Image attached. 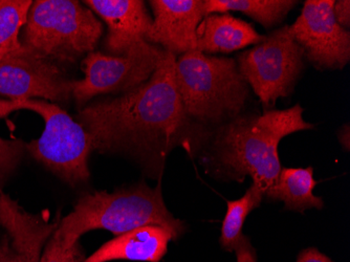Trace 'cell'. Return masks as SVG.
Here are the masks:
<instances>
[{"mask_svg": "<svg viewBox=\"0 0 350 262\" xmlns=\"http://www.w3.org/2000/svg\"><path fill=\"white\" fill-rule=\"evenodd\" d=\"M175 62L176 57L165 51L146 82L79 112L77 122L88 133L92 150L126 155L148 176L160 179L175 148L198 157L211 129L185 112L175 83Z\"/></svg>", "mask_w": 350, "mask_h": 262, "instance_id": "cell-1", "label": "cell"}, {"mask_svg": "<svg viewBox=\"0 0 350 262\" xmlns=\"http://www.w3.org/2000/svg\"><path fill=\"white\" fill-rule=\"evenodd\" d=\"M299 104L284 110L241 114L213 128L198 155L206 174L216 181L243 183L251 176L265 196L280 174L278 146L286 135L314 129Z\"/></svg>", "mask_w": 350, "mask_h": 262, "instance_id": "cell-2", "label": "cell"}, {"mask_svg": "<svg viewBox=\"0 0 350 262\" xmlns=\"http://www.w3.org/2000/svg\"><path fill=\"white\" fill-rule=\"evenodd\" d=\"M145 226L166 228L176 239L186 231V224L167 209L161 181L155 188L142 182L113 193L99 191L83 195L72 212L61 220L52 238L61 249L68 250L92 230H106L119 236Z\"/></svg>", "mask_w": 350, "mask_h": 262, "instance_id": "cell-3", "label": "cell"}, {"mask_svg": "<svg viewBox=\"0 0 350 262\" xmlns=\"http://www.w3.org/2000/svg\"><path fill=\"white\" fill-rule=\"evenodd\" d=\"M175 83L186 114L209 129L243 114L250 98L235 59L198 50L176 58Z\"/></svg>", "mask_w": 350, "mask_h": 262, "instance_id": "cell-4", "label": "cell"}, {"mask_svg": "<svg viewBox=\"0 0 350 262\" xmlns=\"http://www.w3.org/2000/svg\"><path fill=\"white\" fill-rule=\"evenodd\" d=\"M94 12L74 0H37L31 5L21 44L54 62H75L94 52L103 35Z\"/></svg>", "mask_w": 350, "mask_h": 262, "instance_id": "cell-5", "label": "cell"}, {"mask_svg": "<svg viewBox=\"0 0 350 262\" xmlns=\"http://www.w3.org/2000/svg\"><path fill=\"white\" fill-rule=\"evenodd\" d=\"M36 112L44 121L39 139L25 145L31 157L70 185L88 182L92 142L80 124L60 106L41 99L0 100V119L16 110Z\"/></svg>", "mask_w": 350, "mask_h": 262, "instance_id": "cell-6", "label": "cell"}, {"mask_svg": "<svg viewBox=\"0 0 350 262\" xmlns=\"http://www.w3.org/2000/svg\"><path fill=\"white\" fill-rule=\"evenodd\" d=\"M236 62L263 109L269 112L274 108L277 100L292 94L304 68V54L293 39L288 25H285L241 53Z\"/></svg>", "mask_w": 350, "mask_h": 262, "instance_id": "cell-7", "label": "cell"}, {"mask_svg": "<svg viewBox=\"0 0 350 262\" xmlns=\"http://www.w3.org/2000/svg\"><path fill=\"white\" fill-rule=\"evenodd\" d=\"M165 51L143 41L123 56L92 52L83 61L84 78L72 80V96L79 106H85L99 94L126 92L152 76Z\"/></svg>", "mask_w": 350, "mask_h": 262, "instance_id": "cell-8", "label": "cell"}, {"mask_svg": "<svg viewBox=\"0 0 350 262\" xmlns=\"http://www.w3.org/2000/svg\"><path fill=\"white\" fill-rule=\"evenodd\" d=\"M334 0H308L291 35L317 70H343L350 61V31L334 15Z\"/></svg>", "mask_w": 350, "mask_h": 262, "instance_id": "cell-9", "label": "cell"}, {"mask_svg": "<svg viewBox=\"0 0 350 262\" xmlns=\"http://www.w3.org/2000/svg\"><path fill=\"white\" fill-rule=\"evenodd\" d=\"M72 80L58 63L21 45L0 60V94L9 100L39 99L66 103Z\"/></svg>", "mask_w": 350, "mask_h": 262, "instance_id": "cell-10", "label": "cell"}, {"mask_svg": "<svg viewBox=\"0 0 350 262\" xmlns=\"http://www.w3.org/2000/svg\"><path fill=\"white\" fill-rule=\"evenodd\" d=\"M152 27L147 42L175 57L196 50V31L204 14V0H151Z\"/></svg>", "mask_w": 350, "mask_h": 262, "instance_id": "cell-11", "label": "cell"}, {"mask_svg": "<svg viewBox=\"0 0 350 262\" xmlns=\"http://www.w3.org/2000/svg\"><path fill=\"white\" fill-rule=\"evenodd\" d=\"M84 5L107 25L106 50L123 56L133 45L148 39L152 19L141 0H86Z\"/></svg>", "mask_w": 350, "mask_h": 262, "instance_id": "cell-12", "label": "cell"}, {"mask_svg": "<svg viewBox=\"0 0 350 262\" xmlns=\"http://www.w3.org/2000/svg\"><path fill=\"white\" fill-rule=\"evenodd\" d=\"M174 234L160 226H145L126 232L103 244L83 262H108L113 260L160 262Z\"/></svg>", "mask_w": 350, "mask_h": 262, "instance_id": "cell-13", "label": "cell"}, {"mask_svg": "<svg viewBox=\"0 0 350 262\" xmlns=\"http://www.w3.org/2000/svg\"><path fill=\"white\" fill-rule=\"evenodd\" d=\"M0 224L12 238V248L23 262H39L43 244L58 228L40 215L25 212L9 195H0Z\"/></svg>", "mask_w": 350, "mask_h": 262, "instance_id": "cell-14", "label": "cell"}, {"mask_svg": "<svg viewBox=\"0 0 350 262\" xmlns=\"http://www.w3.org/2000/svg\"><path fill=\"white\" fill-rule=\"evenodd\" d=\"M251 23L230 13L211 14L196 31V50L206 55L230 54L265 40Z\"/></svg>", "mask_w": 350, "mask_h": 262, "instance_id": "cell-15", "label": "cell"}, {"mask_svg": "<svg viewBox=\"0 0 350 262\" xmlns=\"http://www.w3.org/2000/svg\"><path fill=\"white\" fill-rule=\"evenodd\" d=\"M262 200L263 193L252 184L243 198L227 202L219 244L225 251L234 252L237 262H257L256 250L243 234V224L250 213L260 207Z\"/></svg>", "mask_w": 350, "mask_h": 262, "instance_id": "cell-16", "label": "cell"}, {"mask_svg": "<svg viewBox=\"0 0 350 262\" xmlns=\"http://www.w3.org/2000/svg\"><path fill=\"white\" fill-rule=\"evenodd\" d=\"M317 185L312 167L282 168L274 186L265 192L263 198L271 202H283L285 210L302 214L308 209L321 210L323 200L312 193Z\"/></svg>", "mask_w": 350, "mask_h": 262, "instance_id": "cell-17", "label": "cell"}, {"mask_svg": "<svg viewBox=\"0 0 350 262\" xmlns=\"http://www.w3.org/2000/svg\"><path fill=\"white\" fill-rule=\"evenodd\" d=\"M297 3L293 0H204V8L206 16L241 12L269 29L282 23Z\"/></svg>", "mask_w": 350, "mask_h": 262, "instance_id": "cell-18", "label": "cell"}, {"mask_svg": "<svg viewBox=\"0 0 350 262\" xmlns=\"http://www.w3.org/2000/svg\"><path fill=\"white\" fill-rule=\"evenodd\" d=\"M31 0H0V60L21 47L19 33L27 21Z\"/></svg>", "mask_w": 350, "mask_h": 262, "instance_id": "cell-19", "label": "cell"}, {"mask_svg": "<svg viewBox=\"0 0 350 262\" xmlns=\"http://www.w3.org/2000/svg\"><path fill=\"white\" fill-rule=\"evenodd\" d=\"M83 253H82L78 242L75 244L70 249H61L60 246L51 239L41 256L39 262H83Z\"/></svg>", "mask_w": 350, "mask_h": 262, "instance_id": "cell-20", "label": "cell"}, {"mask_svg": "<svg viewBox=\"0 0 350 262\" xmlns=\"http://www.w3.org/2000/svg\"><path fill=\"white\" fill-rule=\"evenodd\" d=\"M23 146L21 141H7L0 137V181L17 166Z\"/></svg>", "mask_w": 350, "mask_h": 262, "instance_id": "cell-21", "label": "cell"}, {"mask_svg": "<svg viewBox=\"0 0 350 262\" xmlns=\"http://www.w3.org/2000/svg\"><path fill=\"white\" fill-rule=\"evenodd\" d=\"M334 15L340 27L345 29L350 27V1L349 0H339L334 5Z\"/></svg>", "mask_w": 350, "mask_h": 262, "instance_id": "cell-22", "label": "cell"}, {"mask_svg": "<svg viewBox=\"0 0 350 262\" xmlns=\"http://www.w3.org/2000/svg\"><path fill=\"white\" fill-rule=\"evenodd\" d=\"M296 262H334L329 257L316 249V248H308L302 250L297 257Z\"/></svg>", "mask_w": 350, "mask_h": 262, "instance_id": "cell-23", "label": "cell"}, {"mask_svg": "<svg viewBox=\"0 0 350 262\" xmlns=\"http://www.w3.org/2000/svg\"><path fill=\"white\" fill-rule=\"evenodd\" d=\"M0 262H23L7 241L0 244Z\"/></svg>", "mask_w": 350, "mask_h": 262, "instance_id": "cell-24", "label": "cell"}, {"mask_svg": "<svg viewBox=\"0 0 350 262\" xmlns=\"http://www.w3.org/2000/svg\"><path fill=\"white\" fill-rule=\"evenodd\" d=\"M338 137H339L340 143H341L342 147L343 149H345L346 151H349V146H350V128L349 124H345V125L342 126L341 129L339 130V133H338Z\"/></svg>", "mask_w": 350, "mask_h": 262, "instance_id": "cell-25", "label": "cell"}]
</instances>
